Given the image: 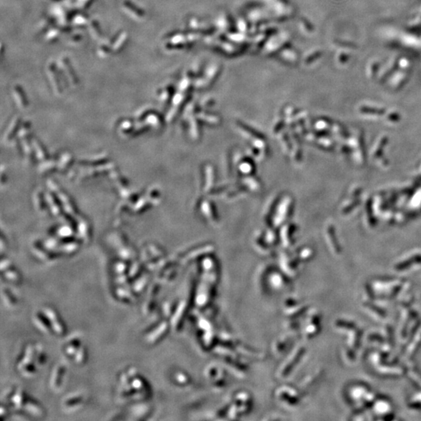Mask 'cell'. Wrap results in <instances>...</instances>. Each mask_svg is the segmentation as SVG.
<instances>
[{
    "mask_svg": "<svg viewBox=\"0 0 421 421\" xmlns=\"http://www.w3.org/2000/svg\"><path fill=\"white\" fill-rule=\"evenodd\" d=\"M43 314L49 320L51 329L56 335H62L65 333V327L58 316L57 313L51 307H45L43 309Z\"/></svg>",
    "mask_w": 421,
    "mask_h": 421,
    "instance_id": "cell-1",
    "label": "cell"
},
{
    "mask_svg": "<svg viewBox=\"0 0 421 421\" xmlns=\"http://www.w3.org/2000/svg\"><path fill=\"white\" fill-rule=\"evenodd\" d=\"M34 361H36V349H34L33 345H27L24 351V356L17 365V368L20 371L27 366L34 364Z\"/></svg>",
    "mask_w": 421,
    "mask_h": 421,
    "instance_id": "cell-2",
    "label": "cell"
},
{
    "mask_svg": "<svg viewBox=\"0 0 421 421\" xmlns=\"http://www.w3.org/2000/svg\"><path fill=\"white\" fill-rule=\"evenodd\" d=\"M64 374V367L63 366L58 364L54 367L51 376L50 386L53 390L59 389L61 384L62 377Z\"/></svg>",
    "mask_w": 421,
    "mask_h": 421,
    "instance_id": "cell-3",
    "label": "cell"
},
{
    "mask_svg": "<svg viewBox=\"0 0 421 421\" xmlns=\"http://www.w3.org/2000/svg\"><path fill=\"white\" fill-rule=\"evenodd\" d=\"M24 410L30 416H34V417H42L44 416V410L39 406L36 402L31 401L27 399V401L24 403Z\"/></svg>",
    "mask_w": 421,
    "mask_h": 421,
    "instance_id": "cell-4",
    "label": "cell"
},
{
    "mask_svg": "<svg viewBox=\"0 0 421 421\" xmlns=\"http://www.w3.org/2000/svg\"><path fill=\"white\" fill-rule=\"evenodd\" d=\"M33 321H34V325L39 331L46 334L50 332V330L52 329H51L50 324H49V320L46 319V316L43 313H37V314L34 315Z\"/></svg>",
    "mask_w": 421,
    "mask_h": 421,
    "instance_id": "cell-5",
    "label": "cell"
},
{
    "mask_svg": "<svg viewBox=\"0 0 421 421\" xmlns=\"http://www.w3.org/2000/svg\"><path fill=\"white\" fill-rule=\"evenodd\" d=\"M83 403V397L81 396H69L64 399V405L66 409H71L73 411H75V409H78L81 407Z\"/></svg>",
    "mask_w": 421,
    "mask_h": 421,
    "instance_id": "cell-6",
    "label": "cell"
},
{
    "mask_svg": "<svg viewBox=\"0 0 421 421\" xmlns=\"http://www.w3.org/2000/svg\"><path fill=\"white\" fill-rule=\"evenodd\" d=\"M11 401H12L14 407L17 408V409L23 408L24 403L27 401L23 389H18L16 390L15 393L13 394L12 397H11Z\"/></svg>",
    "mask_w": 421,
    "mask_h": 421,
    "instance_id": "cell-7",
    "label": "cell"
},
{
    "mask_svg": "<svg viewBox=\"0 0 421 421\" xmlns=\"http://www.w3.org/2000/svg\"><path fill=\"white\" fill-rule=\"evenodd\" d=\"M2 295L3 299H4V302H5L6 305H7V307H14V306L17 304L15 298L13 297L11 293H10L8 290H4V289L2 291Z\"/></svg>",
    "mask_w": 421,
    "mask_h": 421,
    "instance_id": "cell-8",
    "label": "cell"
},
{
    "mask_svg": "<svg viewBox=\"0 0 421 421\" xmlns=\"http://www.w3.org/2000/svg\"><path fill=\"white\" fill-rule=\"evenodd\" d=\"M75 362L78 364H83L86 361V350L82 345H80L75 357Z\"/></svg>",
    "mask_w": 421,
    "mask_h": 421,
    "instance_id": "cell-9",
    "label": "cell"
},
{
    "mask_svg": "<svg viewBox=\"0 0 421 421\" xmlns=\"http://www.w3.org/2000/svg\"><path fill=\"white\" fill-rule=\"evenodd\" d=\"M117 296L123 301H130L132 300L131 293L124 287H119L117 290Z\"/></svg>",
    "mask_w": 421,
    "mask_h": 421,
    "instance_id": "cell-10",
    "label": "cell"
},
{
    "mask_svg": "<svg viewBox=\"0 0 421 421\" xmlns=\"http://www.w3.org/2000/svg\"><path fill=\"white\" fill-rule=\"evenodd\" d=\"M130 383H131L132 388L135 391L144 392L145 382H144V380L142 377L136 376V377H133V380Z\"/></svg>",
    "mask_w": 421,
    "mask_h": 421,
    "instance_id": "cell-11",
    "label": "cell"
},
{
    "mask_svg": "<svg viewBox=\"0 0 421 421\" xmlns=\"http://www.w3.org/2000/svg\"><path fill=\"white\" fill-rule=\"evenodd\" d=\"M36 361L39 365H42L46 361V356L41 345H36Z\"/></svg>",
    "mask_w": 421,
    "mask_h": 421,
    "instance_id": "cell-12",
    "label": "cell"
},
{
    "mask_svg": "<svg viewBox=\"0 0 421 421\" xmlns=\"http://www.w3.org/2000/svg\"><path fill=\"white\" fill-rule=\"evenodd\" d=\"M4 272H5L4 273V277H5L6 279L11 282V283H20V275L15 271H4Z\"/></svg>",
    "mask_w": 421,
    "mask_h": 421,
    "instance_id": "cell-13",
    "label": "cell"
},
{
    "mask_svg": "<svg viewBox=\"0 0 421 421\" xmlns=\"http://www.w3.org/2000/svg\"><path fill=\"white\" fill-rule=\"evenodd\" d=\"M147 283V278H140L139 279L136 280L133 286V290H134L136 293H142L144 289H145V286H146Z\"/></svg>",
    "mask_w": 421,
    "mask_h": 421,
    "instance_id": "cell-14",
    "label": "cell"
},
{
    "mask_svg": "<svg viewBox=\"0 0 421 421\" xmlns=\"http://www.w3.org/2000/svg\"><path fill=\"white\" fill-rule=\"evenodd\" d=\"M420 261L421 258L416 257L415 258H412V260H410V261H405V262L402 263L400 265H398L396 268L398 270L406 269V268H409V266H411V265H413L414 263L419 262Z\"/></svg>",
    "mask_w": 421,
    "mask_h": 421,
    "instance_id": "cell-15",
    "label": "cell"
},
{
    "mask_svg": "<svg viewBox=\"0 0 421 421\" xmlns=\"http://www.w3.org/2000/svg\"><path fill=\"white\" fill-rule=\"evenodd\" d=\"M337 325H339V327H343L345 328V329H357V327H356V325H354V324L350 323V322H338V323H337Z\"/></svg>",
    "mask_w": 421,
    "mask_h": 421,
    "instance_id": "cell-16",
    "label": "cell"
},
{
    "mask_svg": "<svg viewBox=\"0 0 421 421\" xmlns=\"http://www.w3.org/2000/svg\"><path fill=\"white\" fill-rule=\"evenodd\" d=\"M128 278L127 277L125 276L124 275H121L118 278H116V283L119 284V285H123V284H126L127 283Z\"/></svg>",
    "mask_w": 421,
    "mask_h": 421,
    "instance_id": "cell-17",
    "label": "cell"
},
{
    "mask_svg": "<svg viewBox=\"0 0 421 421\" xmlns=\"http://www.w3.org/2000/svg\"><path fill=\"white\" fill-rule=\"evenodd\" d=\"M367 306H369V307H371V310H374H374H375V312H377V313H378V314H381V316H383V317H384V314H385V313H384V312L382 310H381V309L378 308V307H375V306H373V305L371 304H368L367 305Z\"/></svg>",
    "mask_w": 421,
    "mask_h": 421,
    "instance_id": "cell-18",
    "label": "cell"
}]
</instances>
